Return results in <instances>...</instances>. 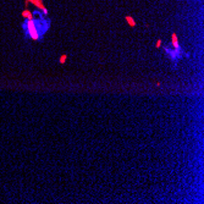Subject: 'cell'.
I'll return each instance as SVG.
<instances>
[{
    "label": "cell",
    "instance_id": "cell-2",
    "mask_svg": "<svg viewBox=\"0 0 204 204\" xmlns=\"http://www.w3.org/2000/svg\"><path fill=\"white\" fill-rule=\"evenodd\" d=\"M28 1H31L34 6H37L38 9H40L43 11V14L44 15H46L48 14V11H46V9L44 7V4H43V1L42 0H28Z\"/></svg>",
    "mask_w": 204,
    "mask_h": 204
},
{
    "label": "cell",
    "instance_id": "cell-7",
    "mask_svg": "<svg viewBox=\"0 0 204 204\" xmlns=\"http://www.w3.org/2000/svg\"><path fill=\"white\" fill-rule=\"evenodd\" d=\"M155 46H157V48H160V46H161V40H160V39L157 42V45H155Z\"/></svg>",
    "mask_w": 204,
    "mask_h": 204
},
{
    "label": "cell",
    "instance_id": "cell-1",
    "mask_svg": "<svg viewBox=\"0 0 204 204\" xmlns=\"http://www.w3.org/2000/svg\"><path fill=\"white\" fill-rule=\"evenodd\" d=\"M26 29H27V33H28V36L31 37V39H33V40H38L39 39L40 34H39V31H38V28H37V23L34 22L32 19L27 20Z\"/></svg>",
    "mask_w": 204,
    "mask_h": 204
},
{
    "label": "cell",
    "instance_id": "cell-4",
    "mask_svg": "<svg viewBox=\"0 0 204 204\" xmlns=\"http://www.w3.org/2000/svg\"><path fill=\"white\" fill-rule=\"evenodd\" d=\"M21 16H23L25 19H27V20H31V19H33L32 12H31L29 10H23V11H22V14H21Z\"/></svg>",
    "mask_w": 204,
    "mask_h": 204
},
{
    "label": "cell",
    "instance_id": "cell-6",
    "mask_svg": "<svg viewBox=\"0 0 204 204\" xmlns=\"http://www.w3.org/2000/svg\"><path fill=\"white\" fill-rule=\"evenodd\" d=\"M66 59H67V55H61L60 56V64H64L66 61Z\"/></svg>",
    "mask_w": 204,
    "mask_h": 204
},
{
    "label": "cell",
    "instance_id": "cell-3",
    "mask_svg": "<svg viewBox=\"0 0 204 204\" xmlns=\"http://www.w3.org/2000/svg\"><path fill=\"white\" fill-rule=\"evenodd\" d=\"M171 39H172V45H174V48L178 49L180 45H178V39H177V34H176V33H172Z\"/></svg>",
    "mask_w": 204,
    "mask_h": 204
},
{
    "label": "cell",
    "instance_id": "cell-5",
    "mask_svg": "<svg viewBox=\"0 0 204 204\" xmlns=\"http://www.w3.org/2000/svg\"><path fill=\"white\" fill-rule=\"evenodd\" d=\"M126 22L128 23V25H130L131 27H135V26H136V22H135V20L132 19V17H131V16H126Z\"/></svg>",
    "mask_w": 204,
    "mask_h": 204
}]
</instances>
